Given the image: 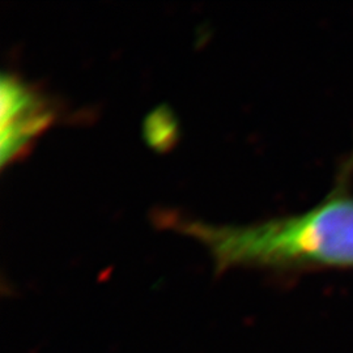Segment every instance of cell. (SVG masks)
<instances>
[{
  "label": "cell",
  "instance_id": "obj_1",
  "mask_svg": "<svg viewBox=\"0 0 353 353\" xmlns=\"http://www.w3.org/2000/svg\"><path fill=\"white\" fill-rule=\"evenodd\" d=\"M169 227L201 241L217 270L353 268V194L336 189L303 214L250 225H216L170 217Z\"/></svg>",
  "mask_w": 353,
  "mask_h": 353
},
{
  "label": "cell",
  "instance_id": "obj_2",
  "mask_svg": "<svg viewBox=\"0 0 353 353\" xmlns=\"http://www.w3.org/2000/svg\"><path fill=\"white\" fill-rule=\"evenodd\" d=\"M1 166L14 161L54 119L49 100L19 76L3 72L0 80Z\"/></svg>",
  "mask_w": 353,
  "mask_h": 353
}]
</instances>
